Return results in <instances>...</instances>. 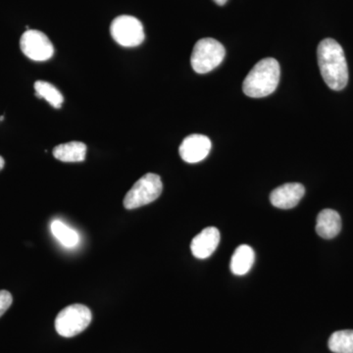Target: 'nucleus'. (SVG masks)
Wrapping results in <instances>:
<instances>
[{
    "mask_svg": "<svg viewBox=\"0 0 353 353\" xmlns=\"http://www.w3.org/2000/svg\"><path fill=\"white\" fill-rule=\"evenodd\" d=\"M328 345L334 353H353V330L334 332L330 336Z\"/></svg>",
    "mask_w": 353,
    "mask_h": 353,
    "instance_id": "obj_16",
    "label": "nucleus"
},
{
    "mask_svg": "<svg viewBox=\"0 0 353 353\" xmlns=\"http://www.w3.org/2000/svg\"><path fill=\"white\" fill-rule=\"evenodd\" d=\"M213 1H214L216 4H218V6H223L227 3L228 0H213Z\"/></svg>",
    "mask_w": 353,
    "mask_h": 353,
    "instance_id": "obj_18",
    "label": "nucleus"
},
{
    "mask_svg": "<svg viewBox=\"0 0 353 353\" xmlns=\"http://www.w3.org/2000/svg\"><path fill=\"white\" fill-rule=\"evenodd\" d=\"M225 55L226 50L219 41L211 38L201 39L194 44L190 63L196 73L206 74L219 66Z\"/></svg>",
    "mask_w": 353,
    "mask_h": 353,
    "instance_id": "obj_5",
    "label": "nucleus"
},
{
    "mask_svg": "<svg viewBox=\"0 0 353 353\" xmlns=\"http://www.w3.org/2000/svg\"><path fill=\"white\" fill-rule=\"evenodd\" d=\"M20 48L26 57L34 61H46L54 54L50 39L38 30H27L21 37Z\"/></svg>",
    "mask_w": 353,
    "mask_h": 353,
    "instance_id": "obj_7",
    "label": "nucleus"
},
{
    "mask_svg": "<svg viewBox=\"0 0 353 353\" xmlns=\"http://www.w3.org/2000/svg\"><path fill=\"white\" fill-rule=\"evenodd\" d=\"M12 303V294H11L8 290H0V317L8 310Z\"/></svg>",
    "mask_w": 353,
    "mask_h": 353,
    "instance_id": "obj_17",
    "label": "nucleus"
},
{
    "mask_svg": "<svg viewBox=\"0 0 353 353\" xmlns=\"http://www.w3.org/2000/svg\"><path fill=\"white\" fill-rule=\"evenodd\" d=\"M87 155V145L81 141H70L53 148V157L62 162H83Z\"/></svg>",
    "mask_w": 353,
    "mask_h": 353,
    "instance_id": "obj_12",
    "label": "nucleus"
},
{
    "mask_svg": "<svg viewBox=\"0 0 353 353\" xmlns=\"http://www.w3.org/2000/svg\"><path fill=\"white\" fill-rule=\"evenodd\" d=\"M220 240V232L217 228H205L202 230L201 233L194 236L190 243V250L196 259H206L214 253L219 245Z\"/></svg>",
    "mask_w": 353,
    "mask_h": 353,
    "instance_id": "obj_10",
    "label": "nucleus"
},
{
    "mask_svg": "<svg viewBox=\"0 0 353 353\" xmlns=\"http://www.w3.org/2000/svg\"><path fill=\"white\" fill-rule=\"evenodd\" d=\"M318 65L325 83L334 90L347 87L348 69L343 48L333 39H323L317 48Z\"/></svg>",
    "mask_w": 353,
    "mask_h": 353,
    "instance_id": "obj_1",
    "label": "nucleus"
},
{
    "mask_svg": "<svg viewBox=\"0 0 353 353\" xmlns=\"http://www.w3.org/2000/svg\"><path fill=\"white\" fill-rule=\"evenodd\" d=\"M34 90H36V95L39 99H46L52 108H61L64 101L63 95L52 83L38 81L34 83Z\"/></svg>",
    "mask_w": 353,
    "mask_h": 353,
    "instance_id": "obj_14",
    "label": "nucleus"
},
{
    "mask_svg": "<svg viewBox=\"0 0 353 353\" xmlns=\"http://www.w3.org/2000/svg\"><path fill=\"white\" fill-rule=\"evenodd\" d=\"M281 69L277 60L265 58L255 64L243 83V92L253 99H260L275 92L280 82Z\"/></svg>",
    "mask_w": 353,
    "mask_h": 353,
    "instance_id": "obj_2",
    "label": "nucleus"
},
{
    "mask_svg": "<svg viewBox=\"0 0 353 353\" xmlns=\"http://www.w3.org/2000/svg\"><path fill=\"white\" fill-rule=\"evenodd\" d=\"M51 232L53 236L59 241V243L66 248H73L78 245L80 236L75 230L71 229L59 220H54L51 223Z\"/></svg>",
    "mask_w": 353,
    "mask_h": 353,
    "instance_id": "obj_15",
    "label": "nucleus"
},
{
    "mask_svg": "<svg viewBox=\"0 0 353 353\" xmlns=\"http://www.w3.org/2000/svg\"><path fill=\"white\" fill-rule=\"evenodd\" d=\"M254 259V252L250 245L239 246L234 250L233 256H232L231 264H230L232 273L238 276L245 275L252 269Z\"/></svg>",
    "mask_w": 353,
    "mask_h": 353,
    "instance_id": "obj_13",
    "label": "nucleus"
},
{
    "mask_svg": "<svg viewBox=\"0 0 353 353\" xmlns=\"http://www.w3.org/2000/svg\"><path fill=\"white\" fill-rule=\"evenodd\" d=\"M211 141L203 134H190L183 139L179 148V153L187 163H199L208 157L211 150Z\"/></svg>",
    "mask_w": 353,
    "mask_h": 353,
    "instance_id": "obj_8",
    "label": "nucleus"
},
{
    "mask_svg": "<svg viewBox=\"0 0 353 353\" xmlns=\"http://www.w3.org/2000/svg\"><path fill=\"white\" fill-rule=\"evenodd\" d=\"M305 194V188L299 183H285L271 192L272 205L280 209L296 208Z\"/></svg>",
    "mask_w": 353,
    "mask_h": 353,
    "instance_id": "obj_9",
    "label": "nucleus"
},
{
    "mask_svg": "<svg viewBox=\"0 0 353 353\" xmlns=\"http://www.w3.org/2000/svg\"><path fill=\"white\" fill-rule=\"evenodd\" d=\"M114 41L125 48H136L145 41V31L141 21L129 15L115 18L110 26Z\"/></svg>",
    "mask_w": 353,
    "mask_h": 353,
    "instance_id": "obj_6",
    "label": "nucleus"
},
{
    "mask_svg": "<svg viewBox=\"0 0 353 353\" xmlns=\"http://www.w3.org/2000/svg\"><path fill=\"white\" fill-rule=\"evenodd\" d=\"M341 218L336 211L324 209L317 216L316 232L325 240H331L340 234Z\"/></svg>",
    "mask_w": 353,
    "mask_h": 353,
    "instance_id": "obj_11",
    "label": "nucleus"
},
{
    "mask_svg": "<svg viewBox=\"0 0 353 353\" xmlns=\"http://www.w3.org/2000/svg\"><path fill=\"white\" fill-rule=\"evenodd\" d=\"M4 120V116H0V121Z\"/></svg>",
    "mask_w": 353,
    "mask_h": 353,
    "instance_id": "obj_20",
    "label": "nucleus"
},
{
    "mask_svg": "<svg viewBox=\"0 0 353 353\" xmlns=\"http://www.w3.org/2000/svg\"><path fill=\"white\" fill-rule=\"evenodd\" d=\"M4 165H6V161H4L3 158L0 157V171H1L2 169H3Z\"/></svg>",
    "mask_w": 353,
    "mask_h": 353,
    "instance_id": "obj_19",
    "label": "nucleus"
},
{
    "mask_svg": "<svg viewBox=\"0 0 353 353\" xmlns=\"http://www.w3.org/2000/svg\"><path fill=\"white\" fill-rule=\"evenodd\" d=\"M90 309L83 304H72L58 313L55 319V330L64 338H73L82 333L92 323Z\"/></svg>",
    "mask_w": 353,
    "mask_h": 353,
    "instance_id": "obj_3",
    "label": "nucleus"
},
{
    "mask_svg": "<svg viewBox=\"0 0 353 353\" xmlns=\"http://www.w3.org/2000/svg\"><path fill=\"white\" fill-rule=\"evenodd\" d=\"M163 190L161 178L157 174L148 173L132 185L125 196L124 208L128 210L148 205L157 201Z\"/></svg>",
    "mask_w": 353,
    "mask_h": 353,
    "instance_id": "obj_4",
    "label": "nucleus"
}]
</instances>
